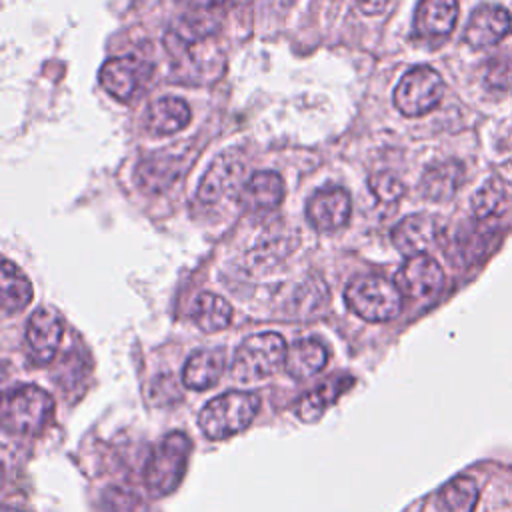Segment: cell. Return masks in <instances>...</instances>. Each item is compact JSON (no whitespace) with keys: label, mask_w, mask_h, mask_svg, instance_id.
Returning <instances> with one entry per match:
<instances>
[{"label":"cell","mask_w":512,"mask_h":512,"mask_svg":"<svg viewBox=\"0 0 512 512\" xmlns=\"http://www.w3.org/2000/svg\"><path fill=\"white\" fill-rule=\"evenodd\" d=\"M260 400L252 392H226L210 400L198 414V426L210 440H222L248 428L258 412Z\"/></svg>","instance_id":"1"},{"label":"cell","mask_w":512,"mask_h":512,"mask_svg":"<svg viewBox=\"0 0 512 512\" xmlns=\"http://www.w3.org/2000/svg\"><path fill=\"white\" fill-rule=\"evenodd\" d=\"M286 342L276 332H262L248 336L236 350L232 362V376L244 384L260 382L278 372L286 364Z\"/></svg>","instance_id":"2"},{"label":"cell","mask_w":512,"mask_h":512,"mask_svg":"<svg viewBox=\"0 0 512 512\" xmlns=\"http://www.w3.org/2000/svg\"><path fill=\"white\" fill-rule=\"evenodd\" d=\"M192 452V442L184 432H170L152 450L148 464L144 468V484L150 494L166 496L180 484L188 458Z\"/></svg>","instance_id":"3"},{"label":"cell","mask_w":512,"mask_h":512,"mask_svg":"<svg viewBox=\"0 0 512 512\" xmlns=\"http://www.w3.org/2000/svg\"><path fill=\"white\" fill-rule=\"evenodd\" d=\"M344 300L356 316L368 322L392 320L402 308L400 288L384 276H360L352 280L346 286Z\"/></svg>","instance_id":"4"},{"label":"cell","mask_w":512,"mask_h":512,"mask_svg":"<svg viewBox=\"0 0 512 512\" xmlns=\"http://www.w3.org/2000/svg\"><path fill=\"white\" fill-rule=\"evenodd\" d=\"M54 402L42 388L24 384L10 390L2 400V424L14 434H38L46 428Z\"/></svg>","instance_id":"5"},{"label":"cell","mask_w":512,"mask_h":512,"mask_svg":"<svg viewBox=\"0 0 512 512\" xmlns=\"http://www.w3.org/2000/svg\"><path fill=\"white\" fill-rule=\"evenodd\" d=\"M444 94V82L440 74L430 66H416L408 70L396 90L394 104L404 116H422L436 108Z\"/></svg>","instance_id":"6"},{"label":"cell","mask_w":512,"mask_h":512,"mask_svg":"<svg viewBox=\"0 0 512 512\" xmlns=\"http://www.w3.org/2000/svg\"><path fill=\"white\" fill-rule=\"evenodd\" d=\"M246 162L240 152H222L208 166L198 186V200L202 204H218L244 188Z\"/></svg>","instance_id":"7"},{"label":"cell","mask_w":512,"mask_h":512,"mask_svg":"<svg viewBox=\"0 0 512 512\" xmlns=\"http://www.w3.org/2000/svg\"><path fill=\"white\" fill-rule=\"evenodd\" d=\"M150 62L136 56H118L104 62L100 68L102 88L120 102H130L150 80Z\"/></svg>","instance_id":"8"},{"label":"cell","mask_w":512,"mask_h":512,"mask_svg":"<svg viewBox=\"0 0 512 512\" xmlns=\"http://www.w3.org/2000/svg\"><path fill=\"white\" fill-rule=\"evenodd\" d=\"M396 286L410 298H432L444 286V272L440 264L426 256H410L396 272Z\"/></svg>","instance_id":"9"},{"label":"cell","mask_w":512,"mask_h":512,"mask_svg":"<svg viewBox=\"0 0 512 512\" xmlns=\"http://www.w3.org/2000/svg\"><path fill=\"white\" fill-rule=\"evenodd\" d=\"M62 320L54 310L40 308L36 310L26 324V350L28 358L34 364H48L60 346L62 340Z\"/></svg>","instance_id":"10"},{"label":"cell","mask_w":512,"mask_h":512,"mask_svg":"<svg viewBox=\"0 0 512 512\" xmlns=\"http://www.w3.org/2000/svg\"><path fill=\"white\" fill-rule=\"evenodd\" d=\"M350 196L344 188L326 186L314 192L306 204L308 222L320 232H332L342 228L350 218Z\"/></svg>","instance_id":"11"},{"label":"cell","mask_w":512,"mask_h":512,"mask_svg":"<svg viewBox=\"0 0 512 512\" xmlns=\"http://www.w3.org/2000/svg\"><path fill=\"white\" fill-rule=\"evenodd\" d=\"M512 26L510 12L502 6H480L474 10V14L468 20V26L464 30V40L468 46L480 50L494 46L498 40H502Z\"/></svg>","instance_id":"12"},{"label":"cell","mask_w":512,"mask_h":512,"mask_svg":"<svg viewBox=\"0 0 512 512\" xmlns=\"http://www.w3.org/2000/svg\"><path fill=\"white\" fill-rule=\"evenodd\" d=\"M438 234L440 228L432 216L412 214L392 228V242L402 254L410 258L426 254V250H430L436 244Z\"/></svg>","instance_id":"13"},{"label":"cell","mask_w":512,"mask_h":512,"mask_svg":"<svg viewBox=\"0 0 512 512\" xmlns=\"http://www.w3.org/2000/svg\"><path fill=\"white\" fill-rule=\"evenodd\" d=\"M456 18V0H420L414 14V32L424 40H442L454 30Z\"/></svg>","instance_id":"14"},{"label":"cell","mask_w":512,"mask_h":512,"mask_svg":"<svg viewBox=\"0 0 512 512\" xmlns=\"http://www.w3.org/2000/svg\"><path fill=\"white\" fill-rule=\"evenodd\" d=\"M284 194L286 188L282 176L272 170H260L246 180L242 192L238 194V200L244 210L258 214L278 208Z\"/></svg>","instance_id":"15"},{"label":"cell","mask_w":512,"mask_h":512,"mask_svg":"<svg viewBox=\"0 0 512 512\" xmlns=\"http://www.w3.org/2000/svg\"><path fill=\"white\" fill-rule=\"evenodd\" d=\"M226 368V352L222 348L194 352L182 370L184 386L192 390H206L214 386Z\"/></svg>","instance_id":"16"},{"label":"cell","mask_w":512,"mask_h":512,"mask_svg":"<svg viewBox=\"0 0 512 512\" xmlns=\"http://www.w3.org/2000/svg\"><path fill=\"white\" fill-rule=\"evenodd\" d=\"M190 122V106L182 98L174 96H164L154 100L148 110L144 124L148 132L156 136H166V134H176Z\"/></svg>","instance_id":"17"},{"label":"cell","mask_w":512,"mask_h":512,"mask_svg":"<svg viewBox=\"0 0 512 512\" xmlns=\"http://www.w3.org/2000/svg\"><path fill=\"white\" fill-rule=\"evenodd\" d=\"M354 378L352 376H332L324 380L318 388L304 394L296 404V416L302 422H316L350 386Z\"/></svg>","instance_id":"18"},{"label":"cell","mask_w":512,"mask_h":512,"mask_svg":"<svg viewBox=\"0 0 512 512\" xmlns=\"http://www.w3.org/2000/svg\"><path fill=\"white\" fill-rule=\"evenodd\" d=\"M464 180V166L458 160H442L424 172L420 180V190L426 198L434 202L450 200Z\"/></svg>","instance_id":"19"},{"label":"cell","mask_w":512,"mask_h":512,"mask_svg":"<svg viewBox=\"0 0 512 512\" xmlns=\"http://www.w3.org/2000/svg\"><path fill=\"white\" fill-rule=\"evenodd\" d=\"M180 174V164L170 154H152L136 168V182L146 194H160L170 188Z\"/></svg>","instance_id":"20"},{"label":"cell","mask_w":512,"mask_h":512,"mask_svg":"<svg viewBox=\"0 0 512 512\" xmlns=\"http://www.w3.org/2000/svg\"><path fill=\"white\" fill-rule=\"evenodd\" d=\"M328 362L326 346L316 338L296 340L286 354V370L292 378L304 380L318 374Z\"/></svg>","instance_id":"21"},{"label":"cell","mask_w":512,"mask_h":512,"mask_svg":"<svg viewBox=\"0 0 512 512\" xmlns=\"http://www.w3.org/2000/svg\"><path fill=\"white\" fill-rule=\"evenodd\" d=\"M472 210L478 222L496 230L510 216L512 198L498 182H486L472 200Z\"/></svg>","instance_id":"22"},{"label":"cell","mask_w":512,"mask_h":512,"mask_svg":"<svg viewBox=\"0 0 512 512\" xmlns=\"http://www.w3.org/2000/svg\"><path fill=\"white\" fill-rule=\"evenodd\" d=\"M192 320L204 332L224 330L232 320V306L218 294L202 292L194 300Z\"/></svg>","instance_id":"23"},{"label":"cell","mask_w":512,"mask_h":512,"mask_svg":"<svg viewBox=\"0 0 512 512\" xmlns=\"http://www.w3.org/2000/svg\"><path fill=\"white\" fill-rule=\"evenodd\" d=\"M2 310L14 314L24 310L32 300V284L24 272L10 260L2 262Z\"/></svg>","instance_id":"24"},{"label":"cell","mask_w":512,"mask_h":512,"mask_svg":"<svg viewBox=\"0 0 512 512\" xmlns=\"http://www.w3.org/2000/svg\"><path fill=\"white\" fill-rule=\"evenodd\" d=\"M478 502V484L474 478L458 476L440 490V504L446 512H474Z\"/></svg>","instance_id":"25"},{"label":"cell","mask_w":512,"mask_h":512,"mask_svg":"<svg viewBox=\"0 0 512 512\" xmlns=\"http://www.w3.org/2000/svg\"><path fill=\"white\" fill-rule=\"evenodd\" d=\"M484 84L496 92L512 90V56H496L484 68Z\"/></svg>","instance_id":"26"},{"label":"cell","mask_w":512,"mask_h":512,"mask_svg":"<svg viewBox=\"0 0 512 512\" xmlns=\"http://www.w3.org/2000/svg\"><path fill=\"white\" fill-rule=\"evenodd\" d=\"M104 504L108 512H150L148 504L138 494L124 488H108L104 494Z\"/></svg>","instance_id":"27"},{"label":"cell","mask_w":512,"mask_h":512,"mask_svg":"<svg viewBox=\"0 0 512 512\" xmlns=\"http://www.w3.org/2000/svg\"><path fill=\"white\" fill-rule=\"evenodd\" d=\"M370 190L380 202H396L404 194V184L390 172H378L370 178Z\"/></svg>","instance_id":"28"},{"label":"cell","mask_w":512,"mask_h":512,"mask_svg":"<svg viewBox=\"0 0 512 512\" xmlns=\"http://www.w3.org/2000/svg\"><path fill=\"white\" fill-rule=\"evenodd\" d=\"M392 0H356L358 8L368 14V16H376V14H382L388 6H390Z\"/></svg>","instance_id":"29"},{"label":"cell","mask_w":512,"mask_h":512,"mask_svg":"<svg viewBox=\"0 0 512 512\" xmlns=\"http://www.w3.org/2000/svg\"><path fill=\"white\" fill-rule=\"evenodd\" d=\"M186 4H190L192 8H216L220 4H224L226 0H184Z\"/></svg>","instance_id":"30"},{"label":"cell","mask_w":512,"mask_h":512,"mask_svg":"<svg viewBox=\"0 0 512 512\" xmlns=\"http://www.w3.org/2000/svg\"><path fill=\"white\" fill-rule=\"evenodd\" d=\"M4 512H18V510H12V508H6Z\"/></svg>","instance_id":"31"}]
</instances>
